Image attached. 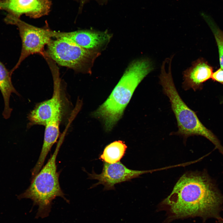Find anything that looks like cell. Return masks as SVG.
I'll return each mask as SVG.
<instances>
[{
  "instance_id": "cell-8",
  "label": "cell",
  "mask_w": 223,
  "mask_h": 223,
  "mask_svg": "<svg viewBox=\"0 0 223 223\" xmlns=\"http://www.w3.org/2000/svg\"><path fill=\"white\" fill-rule=\"evenodd\" d=\"M54 81V91L50 99L37 104L29 114V125H40L45 126L52 118L61 113L60 79L58 69L50 65Z\"/></svg>"
},
{
  "instance_id": "cell-17",
  "label": "cell",
  "mask_w": 223,
  "mask_h": 223,
  "mask_svg": "<svg viewBox=\"0 0 223 223\" xmlns=\"http://www.w3.org/2000/svg\"><path fill=\"white\" fill-rule=\"evenodd\" d=\"M211 78L223 84V69L220 68L213 73Z\"/></svg>"
},
{
  "instance_id": "cell-4",
  "label": "cell",
  "mask_w": 223,
  "mask_h": 223,
  "mask_svg": "<svg viewBox=\"0 0 223 223\" xmlns=\"http://www.w3.org/2000/svg\"><path fill=\"white\" fill-rule=\"evenodd\" d=\"M63 139L62 137L46 164L31 179L28 187L18 196L20 199H30L34 205L38 206L37 218H43L49 215L52 201L57 197H61L67 202H69L60 187L59 181L60 172L57 171L56 164V158Z\"/></svg>"
},
{
  "instance_id": "cell-10",
  "label": "cell",
  "mask_w": 223,
  "mask_h": 223,
  "mask_svg": "<svg viewBox=\"0 0 223 223\" xmlns=\"http://www.w3.org/2000/svg\"><path fill=\"white\" fill-rule=\"evenodd\" d=\"M53 37L67 39L84 49L91 50L101 47L110 38L106 32L81 30L68 32L53 31Z\"/></svg>"
},
{
  "instance_id": "cell-11",
  "label": "cell",
  "mask_w": 223,
  "mask_h": 223,
  "mask_svg": "<svg viewBox=\"0 0 223 223\" xmlns=\"http://www.w3.org/2000/svg\"><path fill=\"white\" fill-rule=\"evenodd\" d=\"M213 69L203 59L193 62L192 66L183 72L182 85L185 90L192 89L195 91L201 89L203 83L211 78Z\"/></svg>"
},
{
  "instance_id": "cell-15",
  "label": "cell",
  "mask_w": 223,
  "mask_h": 223,
  "mask_svg": "<svg viewBox=\"0 0 223 223\" xmlns=\"http://www.w3.org/2000/svg\"><path fill=\"white\" fill-rule=\"evenodd\" d=\"M204 19L211 27L214 33L223 42V32L218 28L215 26L211 18L206 15L204 17Z\"/></svg>"
},
{
  "instance_id": "cell-6",
  "label": "cell",
  "mask_w": 223,
  "mask_h": 223,
  "mask_svg": "<svg viewBox=\"0 0 223 223\" xmlns=\"http://www.w3.org/2000/svg\"><path fill=\"white\" fill-rule=\"evenodd\" d=\"M11 24L17 26L22 42L20 55L17 63L10 71L12 74L23 60L29 55L39 54L45 56L44 48L53 37V31L47 28L34 26L20 19L13 20Z\"/></svg>"
},
{
  "instance_id": "cell-18",
  "label": "cell",
  "mask_w": 223,
  "mask_h": 223,
  "mask_svg": "<svg viewBox=\"0 0 223 223\" xmlns=\"http://www.w3.org/2000/svg\"><path fill=\"white\" fill-rule=\"evenodd\" d=\"M89 0H81V5H83L85 2ZM99 2H103L106 1L107 0H96Z\"/></svg>"
},
{
  "instance_id": "cell-12",
  "label": "cell",
  "mask_w": 223,
  "mask_h": 223,
  "mask_svg": "<svg viewBox=\"0 0 223 223\" xmlns=\"http://www.w3.org/2000/svg\"><path fill=\"white\" fill-rule=\"evenodd\" d=\"M62 112L52 118L45 126L43 142L38 160L31 170L33 179L40 171L46 157L54 144L57 141L59 133V125Z\"/></svg>"
},
{
  "instance_id": "cell-7",
  "label": "cell",
  "mask_w": 223,
  "mask_h": 223,
  "mask_svg": "<svg viewBox=\"0 0 223 223\" xmlns=\"http://www.w3.org/2000/svg\"><path fill=\"white\" fill-rule=\"evenodd\" d=\"M163 169V168L148 170H133L128 168L119 161L112 164L104 162L101 173L97 174L93 171L92 173H88V175L90 179L98 181L91 188L102 184L104 186V190H108L114 189L116 184L130 181L143 174Z\"/></svg>"
},
{
  "instance_id": "cell-9",
  "label": "cell",
  "mask_w": 223,
  "mask_h": 223,
  "mask_svg": "<svg viewBox=\"0 0 223 223\" xmlns=\"http://www.w3.org/2000/svg\"><path fill=\"white\" fill-rule=\"evenodd\" d=\"M51 5L50 0H0V10L8 12L5 19L8 24L24 14L34 18L47 15Z\"/></svg>"
},
{
  "instance_id": "cell-14",
  "label": "cell",
  "mask_w": 223,
  "mask_h": 223,
  "mask_svg": "<svg viewBox=\"0 0 223 223\" xmlns=\"http://www.w3.org/2000/svg\"><path fill=\"white\" fill-rule=\"evenodd\" d=\"M127 148L124 142L115 141L106 146L99 159L110 164L117 163L123 157Z\"/></svg>"
},
{
  "instance_id": "cell-19",
  "label": "cell",
  "mask_w": 223,
  "mask_h": 223,
  "mask_svg": "<svg viewBox=\"0 0 223 223\" xmlns=\"http://www.w3.org/2000/svg\"><path fill=\"white\" fill-rule=\"evenodd\" d=\"M218 223H223V218L221 217L217 220Z\"/></svg>"
},
{
  "instance_id": "cell-5",
  "label": "cell",
  "mask_w": 223,
  "mask_h": 223,
  "mask_svg": "<svg viewBox=\"0 0 223 223\" xmlns=\"http://www.w3.org/2000/svg\"><path fill=\"white\" fill-rule=\"evenodd\" d=\"M94 52L82 48L67 39L57 38L51 39L47 44L45 56L60 66L81 72L85 70L91 61Z\"/></svg>"
},
{
  "instance_id": "cell-13",
  "label": "cell",
  "mask_w": 223,
  "mask_h": 223,
  "mask_svg": "<svg viewBox=\"0 0 223 223\" xmlns=\"http://www.w3.org/2000/svg\"><path fill=\"white\" fill-rule=\"evenodd\" d=\"M11 74L10 71L0 61V90L3 98L4 107L3 113L6 114H10L12 109L10 106V99L12 93L19 94L16 90L12 83Z\"/></svg>"
},
{
  "instance_id": "cell-20",
  "label": "cell",
  "mask_w": 223,
  "mask_h": 223,
  "mask_svg": "<svg viewBox=\"0 0 223 223\" xmlns=\"http://www.w3.org/2000/svg\"><path fill=\"white\" fill-rule=\"evenodd\" d=\"M172 57H173V56H172ZM167 59H168L167 58Z\"/></svg>"
},
{
  "instance_id": "cell-1",
  "label": "cell",
  "mask_w": 223,
  "mask_h": 223,
  "mask_svg": "<svg viewBox=\"0 0 223 223\" xmlns=\"http://www.w3.org/2000/svg\"><path fill=\"white\" fill-rule=\"evenodd\" d=\"M223 195L206 171L186 173L179 178L171 194L158 206L157 211H164L166 217L162 223L177 219L221 217Z\"/></svg>"
},
{
  "instance_id": "cell-16",
  "label": "cell",
  "mask_w": 223,
  "mask_h": 223,
  "mask_svg": "<svg viewBox=\"0 0 223 223\" xmlns=\"http://www.w3.org/2000/svg\"><path fill=\"white\" fill-rule=\"evenodd\" d=\"M214 35L218 49L221 68L223 69V42L216 35Z\"/></svg>"
},
{
  "instance_id": "cell-2",
  "label": "cell",
  "mask_w": 223,
  "mask_h": 223,
  "mask_svg": "<svg viewBox=\"0 0 223 223\" xmlns=\"http://www.w3.org/2000/svg\"><path fill=\"white\" fill-rule=\"evenodd\" d=\"M154 69L147 58L133 61L129 65L106 100L94 112L102 119L107 131H110L120 119L138 85Z\"/></svg>"
},
{
  "instance_id": "cell-3",
  "label": "cell",
  "mask_w": 223,
  "mask_h": 223,
  "mask_svg": "<svg viewBox=\"0 0 223 223\" xmlns=\"http://www.w3.org/2000/svg\"><path fill=\"white\" fill-rule=\"evenodd\" d=\"M171 62L169 61L168 72H166L165 67L166 62L163 61L159 78L164 93L169 99L177 120L178 130L175 134L186 139L194 135L204 137L211 142L223 155V146L218 139L202 124L195 112L186 105L179 94L172 76Z\"/></svg>"
}]
</instances>
